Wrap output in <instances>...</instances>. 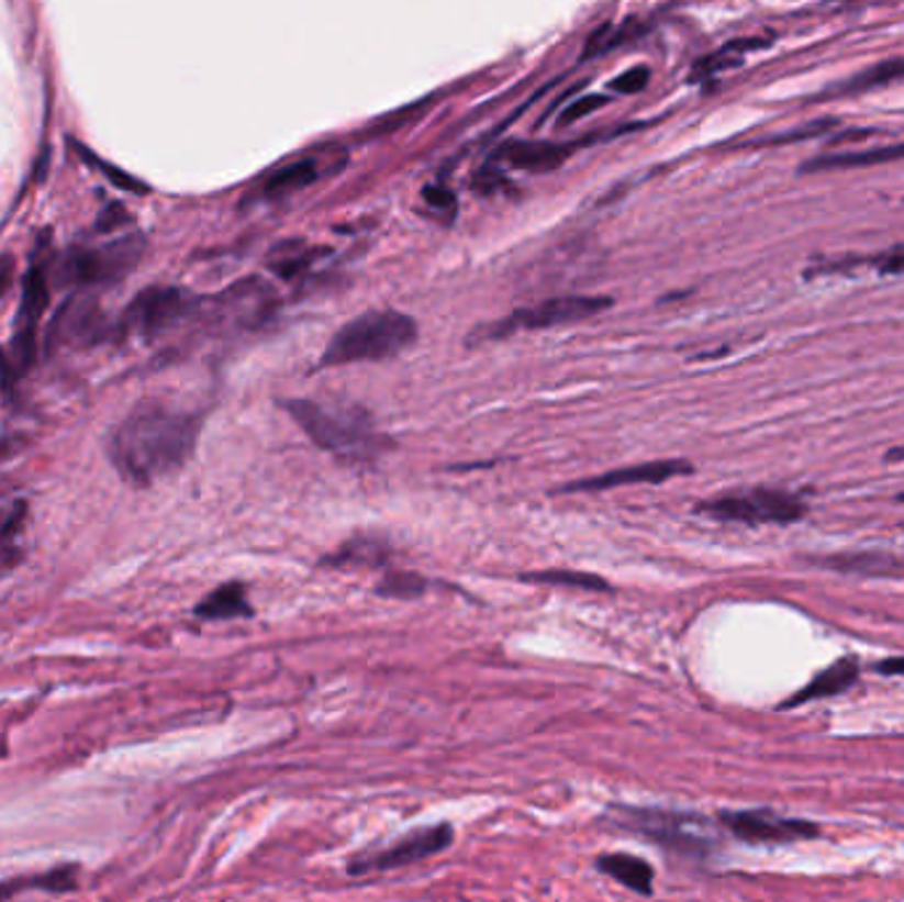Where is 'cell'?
Returning a JSON list of instances; mask_svg holds the SVG:
<instances>
[{
	"mask_svg": "<svg viewBox=\"0 0 904 902\" xmlns=\"http://www.w3.org/2000/svg\"><path fill=\"white\" fill-rule=\"evenodd\" d=\"M424 199L428 201V204L434 207V210H445V212L455 210V197H453L450 191H447V188L428 186L426 191H424Z\"/></svg>",
	"mask_w": 904,
	"mask_h": 902,
	"instance_id": "30",
	"label": "cell"
},
{
	"mask_svg": "<svg viewBox=\"0 0 904 902\" xmlns=\"http://www.w3.org/2000/svg\"><path fill=\"white\" fill-rule=\"evenodd\" d=\"M455 842V828L450 823H437V826L415 828L410 834L400 836L394 845L362 853L349 862V873H370V871H394V868L413 866L434 855L445 853Z\"/></svg>",
	"mask_w": 904,
	"mask_h": 902,
	"instance_id": "8",
	"label": "cell"
},
{
	"mask_svg": "<svg viewBox=\"0 0 904 902\" xmlns=\"http://www.w3.org/2000/svg\"><path fill=\"white\" fill-rule=\"evenodd\" d=\"M611 308L609 297H556V300H545L539 304H532V308H522L516 313H511L503 321L492 323L490 328L484 331V339H503V336L516 334V331H543V328H556V326H569V323H580L588 321L603 310Z\"/></svg>",
	"mask_w": 904,
	"mask_h": 902,
	"instance_id": "6",
	"label": "cell"
},
{
	"mask_svg": "<svg viewBox=\"0 0 904 902\" xmlns=\"http://www.w3.org/2000/svg\"><path fill=\"white\" fill-rule=\"evenodd\" d=\"M199 434V413L146 400L116 424L109 437V458L122 479L146 488L183 469L197 450Z\"/></svg>",
	"mask_w": 904,
	"mask_h": 902,
	"instance_id": "1",
	"label": "cell"
},
{
	"mask_svg": "<svg viewBox=\"0 0 904 902\" xmlns=\"http://www.w3.org/2000/svg\"><path fill=\"white\" fill-rule=\"evenodd\" d=\"M838 122L836 120H817V122H810V125L804 127H796L791 130V133H780V135H770V138H762V141H754L749 146H783V144H796V141H810V138H819V135L830 133V127H836Z\"/></svg>",
	"mask_w": 904,
	"mask_h": 902,
	"instance_id": "26",
	"label": "cell"
},
{
	"mask_svg": "<svg viewBox=\"0 0 904 902\" xmlns=\"http://www.w3.org/2000/svg\"><path fill=\"white\" fill-rule=\"evenodd\" d=\"M315 255H321V252L310 249V246L304 244H297V252H289V246H283L281 257H272V268L281 272L283 278H294L297 272L308 268L312 259H315Z\"/></svg>",
	"mask_w": 904,
	"mask_h": 902,
	"instance_id": "27",
	"label": "cell"
},
{
	"mask_svg": "<svg viewBox=\"0 0 904 902\" xmlns=\"http://www.w3.org/2000/svg\"><path fill=\"white\" fill-rule=\"evenodd\" d=\"M193 310H197V300L183 289H146L130 302L125 315H122V331L130 336H141V339H154V336L172 331L188 321Z\"/></svg>",
	"mask_w": 904,
	"mask_h": 902,
	"instance_id": "7",
	"label": "cell"
},
{
	"mask_svg": "<svg viewBox=\"0 0 904 902\" xmlns=\"http://www.w3.org/2000/svg\"><path fill=\"white\" fill-rule=\"evenodd\" d=\"M48 270L43 263H35L24 278L22 287V304L16 313V328H14V371L24 374L35 363L37 355V328H41V318L48 308Z\"/></svg>",
	"mask_w": 904,
	"mask_h": 902,
	"instance_id": "11",
	"label": "cell"
},
{
	"mask_svg": "<svg viewBox=\"0 0 904 902\" xmlns=\"http://www.w3.org/2000/svg\"><path fill=\"white\" fill-rule=\"evenodd\" d=\"M569 154L571 146L543 144V141H516V144L505 146L500 157L516 167V170L550 172L556 170V167H561L563 162L569 159Z\"/></svg>",
	"mask_w": 904,
	"mask_h": 902,
	"instance_id": "16",
	"label": "cell"
},
{
	"mask_svg": "<svg viewBox=\"0 0 904 902\" xmlns=\"http://www.w3.org/2000/svg\"><path fill=\"white\" fill-rule=\"evenodd\" d=\"M595 868L601 873L611 876L614 881H620L622 887L633 889V892L637 894L654 892V866L643 858H635V855H627V853L601 855V858L595 860Z\"/></svg>",
	"mask_w": 904,
	"mask_h": 902,
	"instance_id": "18",
	"label": "cell"
},
{
	"mask_svg": "<svg viewBox=\"0 0 904 902\" xmlns=\"http://www.w3.org/2000/svg\"><path fill=\"white\" fill-rule=\"evenodd\" d=\"M857 678H860V665H857V659L844 657L834 661L828 670L815 675V678H812L796 697H791L783 706H799L806 702H817V699L836 697V693H844L847 688L855 686Z\"/></svg>",
	"mask_w": 904,
	"mask_h": 902,
	"instance_id": "15",
	"label": "cell"
},
{
	"mask_svg": "<svg viewBox=\"0 0 904 902\" xmlns=\"http://www.w3.org/2000/svg\"><path fill=\"white\" fill-rule=\"evenodd\" d=\"M825 567L838 569V572H855L868 577H904V561L889 554H875V550H864V554H838L825 556Z\"/></svg>",
	"mask_w": 904,
	"mask_h": 902,
	"instance_id": "19",
	"label": "cell"
},
{
	"mask_svg": "<svg viewBox=\"0 0 904 902\" xmlns=\"http://www.w3.org/2000/svg\"><path fill=\"white\" fill-rule=\"evenodd\" d=\"M428 590L426 577L415 575V572H389L383 580L376 586V593L383 595V599H397V601H410V599H421Z\"/></svg>",
	"mask_w": 904,
	"mask_h": 902,
	"instance_id": "24",
	"label": "cell"
},
{
	"mask_svg": "<svg viewBox=\"0 0 904 902\" xmlns=\"http://www.w3.org/2000/svg\"><path fill=\"white\" fill-rule=\"evenodd\" d=\"M904 77V58H886V62L875 64V67L862 69V73L851 75L849 80L836 82L828 90L815 96V101H834V99H851V96L870 93V90L886 88L889 82Z\"/></svg>",
	"mask_w": 904,
	"mask_h": 902,
	"instance_id": "14",
	"label": "cell"
},
{
	"mask_svg": "<svg viewBox=\"0 0 904 902\" xmlns=\"http://www.w3.org/2000/svg\"><path fill=\"white\" fill-rule=\"evenodd\" d=\"M719 823L749 845H791L799 839H815L819 828L810 821L785 817L770 810H727Z\"/></svg>",
	"mask_w": 904,
	"mask_h": 902,
	"instance_id": "10",
	"label": "cell"
},
{
	"mask_svg": "<svg viewBox=\"0 0 904 902\" xmlns=\"http://www.w3.org/2000/svg\"><path fill=\"white\" fill-rule=\"evenodd\" d=\"M875 672H881V675H904V657L878 661Z\"/></svg>",
	"mask_w": 904,
	"mask_h": 902,
	"instance_id": "32",
	"label": "cell"
},
{
	"mask_svg": "<svg viewBox=\"0 0 904 902\" xmlns=\"http://www.w3.org/2000/svg\"><path fill=\"white\" fill-rule=\"evenodd\" d=\"M606 103H609V96H601V93H588V96H582L580 101H574V103H571V107L566 109V112L561 114V125H571V122L584 120V116H590V114L595 112V109L606 107Z\"/></svg>",
	"mask_w": 904,
	"mask_h": 902,
	"instance_id": "28",
	"label": "cell"
},
{
	"mask_svg": "<svg viewBox=\"0 0 904 902\" xmlns=\"http://www.w3.org/2000/svg\"><path fill=\"white\" fill-rule=\"evenodd\" d=\"M317 165L312 159H297L283 165L281 170H276L265 180L263 188H259V197L263 199H278V197H289V193L299 191V188H308L317 180Z\"/></svg>",
	"mask_w": 904,
	"mask_h": 902,
	"instance_id": "21",
	"label": "cell"
},
{
	"mask_svg": "<svg viewBox=\"0 0 904 902\" xmlns=\"http://www.w3.org/2000/svg\"><path fill=\"white\" fill-rule=\"evenodd\" d=\"M11 281H14V259L11 257H0V300L9 291Z\"/></svg>",
	"mask_w": 904,
	"mask_h": 902,
	"instance_id": "31",
	"label": "cell"
},
{
	"mask_svg": "<svg viewBox=\"0 0 904 902\" xmlns=\"http://www.w3.org/2000/svg\"><path fill=\"white\" fill-rule=\"evenodd\" d=\"M650 82V69L648 67H633L627 69L622 77H616L614 82H611V88L616 90V93H640L643 88H646Z\"/></svg>",
	"mask_w": 904,
	"mask_h": 902,
	"instance_id": "29",
	"label": "cell"
},
{
	"mask_svg": "<svg viewBox=\"0 0 904 902\" xmlns=\"http://www.w3.org/2000/svg\"><path fill=\"white\" fill-rule=\"evenodd\" d=\"M851 265H864V268H873L881 276H904V246H896V249L881 252V255L873 257H860V259H838L834 265H825L819 268V272H838V270H849Z\"/></svg>",
	"mask_w": 904,
	"mask_h": 902,
	"instance_id": "25",
	"label": "cell"
},
{
	"mask_svg": "<svg viewBox=\"0 0 904 902\" xmlns=\"http://www.w3.org/2000/svg\"><path fill=\"white\" fill-rule=\"evenodd\" d=\"M193 614L201 620H241V616L255 614V609H252L244 582H225V586L214 588L207 599H201Z\"/></svg>",
	"mask_w": 904,
	"mask_h": 902,
	"instance_id": "17",
	"label": "cell"
},
{
	"mask_svg": "<svg viewBox=\"0 0 904 902\" xmlns=\"http://www.w3.org/2000/svg\"><path fill=\"white\" fill-rule=\"evenodd\" d=\"M418 339V323L397 310H370L342 326L323 349L321 366H353L397 358Z\"/></svg>",
	"mask_w": 904,
	"mask_h": 902,
	"instance_id": "3",
	"label": "cell"
},
{
	"mask_svg": "<svg viewBox=\"0 0 904 902\" xmlns=\"http://www.w3.org/2000/svg\"><path fill=\"white\" fill-rule=\"evenodd\" d=\"M5 374V358H3V353H0V376Z\"/></svg>",
	"mask_w": 904,
	"mask_h": 902,
	"instance_id": "33",
	"label": "cell"
},
{
	"mask_svg": "<svg viewBox=\"0 0 904 902\" xmlns=\"http://www.w3.org/2000/svg\"><path fill=\"white\" fill-rule=\"evenodd\" d=\"M141 252V238H122V242L99 246V249H77L64 259L62 272L67 281L77 283V287L112 283L135 268Z\"/></svg>",
	"mask_w": 904,
	"mask_h": 902,
	"instance_id": "9",
	"label": "cell"
},
{
	"mask_svg": "<svg viewBox=\"0 0 904 902\" xmlns=\"http://www.w3.org/2000/svg\"><path fill=\"white\" fill-rule=\"evenodd\" d=\"M900 501H902V503H904V492H902V495H900Z\"/></svg>",
	"mask_w": 904,
	"mask_h": 902,
	"instance_id": "34",
	"label": "cell"
},
{
	"mask_svg": "<svg viewBox=\"0 0 904 902\" xmlns=\"http://www.w3.org/2000/svg\"><path fill=\"white\" fill-rule=\"evenodd\" d=\"M699 514L738 524H793L806 516L804 498L785 490L751 488L699 503Z\"/></svg>",
	"mask_w": 904,
	"mask_h": 902,
	"instance_id": "5",
	"label": "cell"
},
{
	"mask_svg": "<svg viewBox=\"0 0 904 902\" xmlns=\"http://www.w3.org/2000/svg\"><path fill=\"white\" fill-rule=\"evenodd\" d=\"M614 813L620 826L688 858H708L717 849V831L704 815L659 808H627V804H616Z\"/></svg>",
	"mask_w": 904,
	"mask_h": 902,
	"instance_id": "4",
	"label": "cell"
},
{
	"mask_svg": "<svg viewBox=\"0 0 904 902\" xmlns=\"http://www.w3.org/2000/svg\"><path fill=\"white\" fill-rule=\"evenodd\" d=\"M691 471H693V466L680 458L648 460V464L624 466V469L598 474V477L577 479V482L563 485L561 492H601V490L627 488V485H661V482H669V479L682 477V474H691Z\"/></svg>",
	"mask_w": 904,
	"mask_h": 902,
	"instance_id": "12",
	"label": "cell"
},
{
	"mask_svg": "<svg viewBox=\"0 0 904 902\" xmlns=\"http://www.w3.org/2000/svg\"><path fill=\"white\" fill-rule=\"evenodd\" d=\"M524 580L543 582V586H563V588H580V590H595V593H614V586L598 575L588 572H566V569H548V572L524 575Z\"/></svg>",
	"mask_w": 904,
	"mask_h": 902,
	"instance_id": "23",
	"label": "cell"
},
{
	"mask_svg": "<svg viewBox=\"0 0 904 902\" xmlns=\"http://www.w3.org/2000/svg\"><path fill=\"white\" fill-rule=\"evenodd\" d=\"M767 43L770 41H765V37H744V41H733V43L722 45L719 51H714V54H708L701 58V62H695L691 80H712V77L725 73V69L738 67V64L746 58V54H751V51L767 48Z\"/></svg>",
	"mask_w": 904,
	"mask_h": 902,
	"instance_id": "20",
	"label": "cell"
},
{
	"mask_svg": "<svg viewBox=\"0 0 904 902\" xmlns=\"http://www.w3.org/2000/svg\"><path fill=\"white\" fill-rule=\"evenodd\" d=\"M389 556H392V550L387 548V543L366 537V541L344 543L323 564H328V567H381L383 561H389Z\"/></svg>",
	"mask_w": 904,
	"mask_h": 902,
	"instance_id": "22",
	"label": "cell"
},
{
	"mask_svg": "<svg viewBox=\"0 0 904 902\" xmlns=\"http://www.w3.org/2000/svg\"><path fill=\"white\" fill-rule=\"evenodd\" d=\"M281 405L312 445L347 464H368L392 447V439L376 430L370 413L357 405H331L321 400H283Z\"/></svg>",
	"mask_w": 904,
	"mask_h": 902,
	"instance_id": "2",
	"label": "cell"
},
{
	"mask_svg": "<svg viewBox=\"0 0 904 902\" xmlns=\"http://www.w3.org/2000/svg\"><path fill=\"white\" fill-rule=\"evenodd\" d=\"M904 159V144L862 148V152H830L823 157L806 159L799 165V172H828V170H851V167H873L886 165V162Z\"/></svg>",
	"mask_w": 904,
	"mask_h": 902,
	"instance_id": "13",
	"label": "cell"
}]
</instances>
